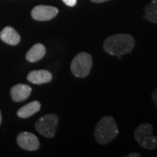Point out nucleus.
<instances>
[{
  "instance_id": "obj_12",
  "label": "nucleus",
  "mask_w": 157,
  "mask_h": 157,
  "mask_svg": "<svg viewBox=\"0 0 157 157\" xmlns=\"http://www.w3.org/2000/svg\"><path fill=\"white\" fill-rule=\"evenodd\" d=\"M40 107H41V105H40L39 101H32L28 104L25 105L24 107H21L17 111V116L19 118H22V119H26V118L35 114L37 112H39Z\"/></svg>"
},
{
  "instance_id": "obj_1",
  "label": "nucleus",
  "mask_w": 157,
  "mask_h": 157,
  "mask_svg": "<svg viewBox=\"0 0 157 157\" xmlns=\"http://www.w3.org/2000/svg\"><path fill=\"white\" fill-rule=\"evenodd\" d=\"M135 45V39L129 34H114L104 42L105 52L113 56H122L131 52Z\"/></svg>"
},
{
  "instance_id": "obj_11",
  "label": "nucleus",
  "mask_w": 157,
  "mask_h": 157,
  "mask_svg": "<svg viewBox=\"0 0 157 157\" xmlns=\"http://www.w3.org/2000/svg\"><path fill=\"white\" fill-rule=\"evenodd\" d=\"M45 45L38 43L35 45L27 52L26 55H25V59L26 60L31 63L33 62H37L40 60L43 57L45 56Z\"/></svg>"
},
{
  "instance_id": "obj_8",
  "label": "nucleus",
  "mask_w": 157,
  "mask_h": 157,
  "mask_svg": "<svg viewBox=\"0 0 157 157\" xmlns=\"http://www.w3.org/2000/svg\"><path fill=\"white\" fill-rule=\"evenodd\" d=\"M52 79V75L46 70H35L32 71L27 75V80L29 82L36 85H41L48 83Z\"/></svg>"
},
{
  "instance_id": "obj_4",
  "label": "nucleus",
  "mask_w": 157,
  "mask_h": 157,
  "mask_svg": "<svg viewBox=\"0 0 157 157\" xmlns=\"http://www.w3.org/2000/svg\"><path fill=\"white\" fill-rule=\"evenodd\" d=\"M93 58L89 53L80 52L74 57L71 63V71L74 76L78 78L86 77L91 72Z\"/></svg>"
},
{
  "instance_id": "obj_5",
  "label": "nucleus",
  "mask_w": 157,
  "mask_h": 157,
  "mask_svg": "<svg viewBox=\"0 0 157 157\" xmlns=\"http://www.w3.org/2000/svg\"><path fill=\"white\" fill-rule=\"evenodd\" d=\"M59 117L54 113H48L41 118L35 124V128L39 134L46 138H52L56 134Z\"/></svg>"
},
{
  "instance_id": "obj_13",
  "label": "nucleus",
  "mask_w": 157,
  "mask_h": 157,
  "mask_svg": "<svg viewBox=\"0 0 157 157\" xmlns=\"http://www.w3.org/2000/svg\"><path fill=\"white\" fill-rule=\"evenodd\" d=\"M145 18L149 22L157 23V0H153L146 7Z\"/></svg>"
},
{
  "instance_id": "obj_16",
  "label": "nucleus",
  "mask_w": 157,
  "mask_h": 157,
  "mask_svg": "<svg viewBox=\"0 0 157 157\" xmlns=\"http://www.w3.org/2000/svg\"><path fill=\"white\" fill-rule=\"evenodd\" d=\"M128 157H140V154H137V153H131L127 155Z\"/></svg>"
},
{
  "instance_id": "obj_2",
  "label": "nucleus",
  "mask_w": 157,
  "mask_h": 157,
  "mask_svg": "<svg viewBox=\"0 0 157 157\" xmlns=\"http://www.w3.org/2000/svg\"><path fill=\"white\" fill-rule=\"evenodd\" d=\"M119 134L115 120L111 116L102 118L94 129V137L100 144H107Z\"/></svg>"
},
{
  "instance_id": "obj_17",
  "label": "nucleus",
  "mask_w": 157,
  "mask_h": 157,
  "mask_svg": "<svg viewBox=\"0 0 157 157\" xmlns=\"http://www.w3.org/2000/svg\"><path fill=\"white\" fill-rule=\"evenodd\" d=\"M92 2L94 3H103V2H107V1H109V0H91Z\"/></svg>"
},
{
  "instance_id": "obj_6",
  "label": "nucleus",
  "mask_w": 157,
  "mask_h": 157,
  "mask_svg": "<svg viewBox=\"0 0 157 157\" xmlns=\"http://www.w3.org/2000/svg\"><path fill=\"white\" fill-rule=\"evenodd\" d=\"M59 13V10L54 6H38L32 11V17L37 21H47L55 17Z\"/></svg>"
},
{
  "instance_id": "obj_15",
  "label": "nucleus",
  "mask_w": 157,
  "mask_h": 157,
  "mask_svg": "<svg viewBox=\"0 0 157 157\" xmlns=\"http://www.w3.org/2000/svg\"><path fill=\"white\" fill-rule=\"evenodd\" d=\"M152 99H153V101H154V104H155V107H157V87L155 88V90L153 92Z\"/></svg>"
},
{
  "instance_id": "obj_7",
  "label": "nucleus",
  "mask_w": 157,
  "mask_h": 157,
  "mask_svg": "<svg viewBox=\"0 0 157 157\" xmlns=\"http://www.w3.org/2000/svg\"><path fill=\"white\" fill-rule=\"evenodd\" d=\"M17 142L21 148L28 151H35L39 147V139L36 135L29 132L20 133L17 135Z\"/></svg>"
},
{
  "instance_id": "obj_10",
  "label": "nucleus",
  "mask_w": 157,
  "mask_h": 157,
  "mask_svg": "<svg viewBox=\"0 0 157 157\" xmlns=\"http://www.w3.org/2000/svg\"><path fill=\"white\" fill-rule=\"evenodd\" d=\"M0 39L3 42L11 45H16L20 42V35L11 26H6L0 33Z\"/></svg>"
},
{
  "instance_id": "obj_3",
  "label": "nucleus",
  "mask_w": 157,
  "mask_h": 157,
  "mask_svg": "<svg viewBox=\"0 0 157 157\" xmlns=\"http://www.w3.org/2000/svg\"><path fill=\"white\" fill-rule=\"evenodd\" d=\"M135 138L140 147L148 150L157 147V137L153 135V127L149 123H142L136 128Z\"/></svg>"
},
{
  "instance_id": "obj_9",
  "label": "nucleus",
  "mask_w": 157,
  "mask_h": 157,
  "mask_svg": "<svg viewBox=\"0 0 157 157\" xmlns=\"http://www.w3.org/2000/svg\"><path fill=\"white\" fill-rule=\"evenodd\" d=\"M32 94V87L28 85L17 84L14 86L11 90V96L12 101L21 102L25 101Z\"/></svg>"
},
{
  "instance_id": "obj_18",
  "label": "nucleus",
  "mask_w": 157,
  "mask_h": 157,
  "mask_svg": "<svg viewBox=\"0 0 157 157\" xmlns=\"http://www.w3.org/2000/svg\"><path fill=\"white\" fill-rule=\"evenodd\" d=\"M2 122V115H1V112H0V124Z\"/></svg>"
},
{
  "instance_id": "obj_14",
  "label": "nucleus",
  "mask_w": 157,
  "mask_h": 157,
  "mask_svg": "<svg viewBox=\"0 0 157 157\" xmlns=\"http://www.w3.org/2000/svg\"><path fill=\"white\" fill-rule=\"evenodd\" d=\"M66 5L70 7H73L77 4V0H62Z\"/></svg>"
}]
</instances>
